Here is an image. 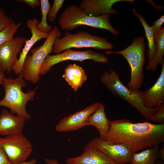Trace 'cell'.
Segmentation results:
<instances>
[{
  "instance_id": "6",
  "label": "cell",
  "mask_w": 164,
  "mask_h": 164,
  "mask_svg": "<svg viewBox=\"0 0 164 164\" xmlns=\"http://www.w3.org/2000/svg\"><path fill=\"white\" fill-rule=\"evenodd\" d=\"M113 46L106 38L87 32L83 31L72 34L66 31L63 36L55 39L52 51L56 54L72 48H91L101 50H111Z\"/></svg>"
},
{
  "instance_id": "11",
  "label": "cell",
  "mask_w": 164,
  "mask_h": 164,
  "mask_svg": "<svg viewBox=\"0 0 164 164\" xmlns=\"http://www.w3.org/2000/svg\"><path fill=\"white\" fill-rule=\"evenodd\" d=\"M26 39L23 37L17 36L0 46V68L3 72H12Z\"/></svg>"
},
{
  "instance_id": "36",
  "label": "cell",
  "mask_w": 164,
  "mask_h": 164,
  "mask_svg": "<svg viewBox=\"0 0 164 164\" xmlns=\"http://www.w3.org/2000/svg\"><path fill=\"white\" fill-rule=\"evenodd\" d=\"M3 139V138H0V144Z\"/></svg>"
},
{
  "instance_id": "31",
  "label": "cell",
  "mask_w": 164,
  "mask_h": 164,
  "mask_svg": "<svg viewBox=\"0 0 164 164\" xmlns=\"http://www.w3.org/2000/svg\"><path fill=\"white\" fill-rule=\"evenodd\" d=\"M159 158L160 159V160H164V145L161 148L160 150H159L158 152Z\"/></svg>"
},
{
  "instance_id": "27",
  "label": "cell",
  "mask_w": 164,
  "mask_h": 164,
  "mask_svg": "<svg viewBox=\"0 0 164 164\" xmlns=\"http://www.w3.org/2000/svg\"><path fill=\"white\" fill-rule=\"evenodd\" d=\"M149 120L159 124L164 123V103L160 105Z\"/></svg>"
},
{
  "instance_id": "4",
  "label": "cell",
  "mask_w": 164,
  "mask_h": 164,
  "mask_svg": "<svg viewBox=\"0 0 164 164\" xmlns=\"http://www.w3.org/2000/svg\"><path fill=\"white\" fill-rule=\"evenodd\" d=\"M100 79L112 95L128 103L147 120L150 119L159 107L152 109L145 108L141 100L143 92L139 90H131L125 86L120 80L118 73L114 70L111 69L104 71Z\"/></svg>"
},
{
  "instance_id": "24",
  "label": "cell",
  "mask_w": 164,
  "mask_h": 164,
  "mask_svg": "<svg viewBox=\"0 0 164 164\" xmlns=\"http://www.w3.org/2000/svg\"><path fill=\"white\" fill-rule=\"evenodd\" d=\"M21 23H14L6 27L0 32V46L11 40L20 26Z\"/></svg>"
},
{
  "instance_id": "19",
  "label": "cell",
  "mask_w": 164,
  "mask_h": 164,
  "mask_svg": "<svg viewBox=\"0 0 164 164\" xmlns=\"http://www.w3.org/2000/svg\"><path fill=\"white\" fill-rule=\"evenodd\" d=\"M62 77L76 91L87 80V75L82 67L73 63L69 64L65 68Z\"/></svg>"
},
{
  "instance_id": "30",
  "label": "cell",
  "mask_w": 164,
  "mask_h": 164,
  "mask_svg": "<svg viewBox=\"0 0 164 164\" xmlns=\"http://www.w3.org/2000/svg\"><path fill=\"white\" fill-rule=\"evenodd\" d=\"M0 164H12L9 160L5 153L0 146Z\"/></svg>"
},
{
  "instance_id": "21",
  "label": "cell",
  "mask_w": 164,
  "mask_h": 164,
  "mask_svg": "<svg viewBox=\"0 0 164 164\" xmlns=\"http://www.w3.org/2000/svg\"><path fill=\"white\" fill-rule=\"evenodd\" d=\"M156 51L155 57L152 61L148 63L145 68L147 70L156 71L159 64L164 60V28L154 34Z\"/></svg>"
},
{
  "instance_id": "2",
  "label": "cell",
  "mask_w": 164,
  "mask_h": 164,
  "mask_svg": "<svg viewBox=\"0 0 164 164\" xmlns=\"http://www.w3.org/2000/svg\"><path fill=\"white\" fill-rule=\"evenodd\" d=\"M2 84L4 88L5 94L0 101V106L9 108L12 114H16L17 115L24 117L26 119H31L30 115L26 110V106L28 101L34 100L38 86L27 93L23 92L22 88L26 87V84L22 71L15 79L5 77Z\"/></svg>"
},
{
  "instance_id": "35",
  "label": "cell",
  "mask_w": 164,
  "mask_h": 164,
  "mask_svg": "<svg viewBox=\"0 0 164 164\" xmlns=\"http://www.w3.org/2000/svg\"><path fill=\"white\" fill-rule=\"evenodd\" d=\"M155 164H164V161L157 159L155 162Z\"/></svg>"
},
{
  "instance_id": "18",
  "label": "cell",
  "mask_w": 164,
  "mask_h": 164,
  "mask_svg": "<svg viewBox=\"0 0 164 164\" xmlns=\"http://www.w3.org/2000/svg\"><path fill=\"white\" fill-rule=\"evenodd\" d=\"M111 121L106 117L104 105L100 103L97 108L88 117L87 125L94 126L98 131L100 138L106 140L110 128Z\"/></svg>"
},
{
  "instance_id": "12",
  "label": "cell",
  "mask_w": 164,
  "mask_h": 164,
  "mask_svg": "<svg viewBox=\"0 0 164 164\" xmlns=\"http://www.w3.org/2000/svg\"><path fill=\"white\" fill-rule=\"evenodd\" d=\"M100 104L94 103L82 110L64 117L56 126V130L60 132H67L76 131L87 126L88 117Z\"/></svg>"
},
{
  "instance_id": "32",
  "label": "cell",
  "mask_w": 164,
  "mask_h": 164,
  "mask_svg": "<svg viewBox=\"0 0 164 164\" xmlns=\"http://www.w3.org/2000/svg\"><path fill=\"white\" fill-rule=\"evenodd\" d=\"M45 161L47 164H60L57 160L48 158H45Z\"/></svg>"
},
{
  "instance_id": "8",
  "label": "cell",
  "mask_w": 164,
  "mask_h": 164,
  "mask_svg": "<svg viewBox=\"0 0 164 164\" xmlns=\"http://www.w3.org/2000/svg\"><path fill=\"white\" fill-rule=\"evenodd\" d=\"M91 60L94 62L106 63L108 58L103 54L96 52L91 50L81 51L67 49L62 53L54 55L48 54L43 62L40 70L39 75L47 73L54 65L67 60L82 62Z\"/></svg>"
},
{
  "instance_id": "25",
  "label": "cell",
  "mask_w": 164,
  "mask_h": 164,
  "mask_svg": "<svg viewBox=\"0 0 164 164\" xmlns=\"http://www.w3.org/2000/svg\"><path fill=\"white\" fill-rule=\"evenodd\" d=\"M64 1L63 0H54L52 6L49 10L48 18L49 21H54L56 18V15L62 6Z\"/></svg>"
},
{
  "instance_id": "1",
  "label": "cell",
  "mask_w": 164,
  "mask_h": 164,
  "mask_svg": "<svg viewBox=\"0 0 164 164\" xmlns=\"http://www.w3.org/2000/svg\"><path fill=\"white\" fill-rule=\"evenodd\" d=\"M106 140L123 143L133 152L159 145L164 141V123L147 121L136 123L127 119L111 121Z\"/></svg>"
},
{
  "instance_id": "23",
  "label": "cell",
  "mask_w": 164,
  "mask_h": 164,
  "mask_svg": "<svg viewBox=\"0 0 164 164\" xmlns=\"http://www.w3.org/2000/svg\"><path fill=\"white\" fill-rule=\"evenodd\" d=\"M40 1L42 19L41 22L36 24V27L42 32L49 33L52 29V26L48 24L47 20L51 4L48 0H40Z\"/></svg>"
},
{
  "instance_id": "10",
  "label": "cell",
  "mask_w": 164,
  "mask_h": 164,
  "mask_svg": "<svg viewBox=\"0 0 164 164\" xmlns=\"http://www.w3.org/2000/svg\"><path fill=\"white\" fill-rule=\"evenodd\" d=\"M118 164L130 163L133 152L124 144L114 143L96 137L89 142Z\"/></svg>"
},
{
  "instance_id": "13",
  "label": "cell",
  "mask_w": 164,
  "mask_h": 164,
  "mask_svg": "<svg viewBox=\"0 0 164 164\" xmlns=\"http://www.w3.org/2000/svg\"><path fill=\"white\" fill-rule=\"evenodd\" d=\"M67 164H118L95 146L88 143L83 148L80 155L69 157Z\"/></svg>"
},
{
  "instance_id": "17",
  "label": "cell",
  "mask_w": 164,
  "mask_h": 164,
  "mask_svg": "<svg viewBox=\"0 0 164 164\" xmlns=\"http://www.w3.org/2000/svg\"><path fill=\"white\" fill-rule=\"evenodd\" d=\"M26 119L15 116L6 109L0 115V135H10L22 133Z\"/></svg>"
},
{
  "instance_id": "14",
  "label": "cell",
  "mask_w": 164,
  "mask_h": 164,
  "mask_svg": "<svg viewBox=\"0 0 164 164\" xmlns=\"http://www.w3.org/2000/svg\"><path fill=\"white\" fill-rule=\"evenodd\" d=\"M39 21L36 18L29 19L26 22L27 27L29 29L32 34L29 39H26L24 48L20 53L18 60L12 68L15 74L19 75L23 71L25 60L28 54L33 45L38 40L42 39H46L49 33L44 32L38 30L36 25Z\"/></svg>"
},
{
  "instance_id": "20",
  "label": "cell",
  "mask_w": 164,
  "mask_h": 164,
  "mask_svg": "<svg viewBox=\"0 0 164 164\" xmlns=\"http://www.w3.org/2000/svg\"><path fill=\"white\" fill-rule=\"evenodd\" d=\"M132 12L134 15L139 19L144 29L145 36L148 41V48L147 50V55L148 63H149L153 59L156 51L154 34L151 26L148 24L145 18L142 15L138 13L134 9H132Z\"/></svg>"
},
{
  "instance_id": "16",
  "label": "cell",
  "mask_w": 164,
  "mask_h": 164,
  "mask_svg": "<svg viewBox=\"0 0 164 164\" xmlns=\"http://www.w3.org/2000/svg\"><path fill=\"white\" fill-rule=\"evenodd\" d=\"M128 1L132 4L134 0H82L79 6L87 14L99 16L103 14H116L117 10L112 8L115 3L121 1Z\"/></svg>"
},
{
  "instance_id": "9",
  "label": "cell",
  "mask_w": 164,
  "mask_h": 164,
  "mask_svg": "<svg viewBox=\"0 0 164 164\" xmlns=\"http://www.w3.org/2000/svg\"><path fill=\"white\" fill-rule=\"evenodd\" d=\"M0 146L12 164L26 161L32 151L31 142L22 133L7 136Z\"/></svg>"
},
{
  "instance_id": "29",
  "label": "cell",
  "mask_w": 164,
  "mask_h": 164,
  "mask_svg": "<svg viewBox=\"0 0 164 164\" xmlns=\"http://www.w3.org/2000/svg\"><path fill=\"white\" fill-rule=\"evenodd\" d=\"M17 1L20 2H25L33 9L40 5V1L39 0H17Z\"/></svg>"
},
{
  "instance_id": "34",
  "label": "cell",
  "mask_w": 164,
  "mask_h": 164,
  "mask_svg": "<svg viewBox=\"0 0 164 164\" xmlns=\"http://www.w3.org/2000/svg\"><path fill=\"white\" fill-rule=\"evenodd\" d=\"M5 74L4 72L0 68V84H2L3 80L5 77Z\"/></svg>"
},
{
  "instance_id": "22",
  "label": "cell",
  "mask_w": 164,
  "mask_h": 164,
  "mask_svg": "<svg viewBox=\"0 0 164 164\" xmlns=\"http://www.w3.org/2000/svg\"><path fill=\"white\" fill-rule=\"evenodd\" d=\"M159 145L147 149L138 153H133L130 164H155L159 158Z\"/></svg>"
},
{
  "instance_id": "26",
  "label": "cell",
  "mask_w": 164,
  "mask_h": 164,
  "mask_svg": "<svg viewBox=\"0 0 164 164\" xmlns=\"http://www.w3.org/2000/svg\"><path fill=\"white\" fill-rule=\"evenodd\" d=\"M14 23L13 19L5 15L4 10L0 7V32L7 26Z\"/></svg>"
},
{
  "instance_id": "15",
  "label": "cell",
  "mask_w": 164,
  "mask_h": 164,
  "mask_svg": "<svg viewBox=\"0 0 164 164\" xmlns=\"http://www.w3.org/2000/svg\"><path fill=\"white\" fill-rule=\"evenodd\" d=\"M160 64L161 73L153 85L143 92L141 100L143 105L148 109L159 107L164 103V60Z\"/></svg>"
},
{
  "instance_id": "7",
  "label": "cell",
  "mask_w": 164,
  "mask_h": 164,
  "mask_svg": "<svg viewBox=\"0 0 164 164\" xmlns=\"http://www.w3.org/2000/svg\"><path fill=\"white\" fill-rule=\"evenodd\" d=\"M61 36L60 31L55 24L44 43L31 50L32 54L26 56L23 64L22 72L25 80L34 84L39 81V72L42 65L47 56L52 52L55 39Z\"/></svg>"
},
{
  "instance_id": "3",
  "label": "cell",
  "mask_w": 164,
  "mask_h": 164,
  "mask_svg": "<svg viewBox=\"0 0 164 164\" xmlns=\"http://www.w3.org/2000/svg\"><path fill=\"white\" fill-rule=\"evenodd\" d=\"M110 15L104 14L97 17L90 15L79 6L72 5L62 12L57 23L62 30L67 31L73 30L79 26H87L105 29L112 34L117 35L119 31L111 25Z\"/></svg>"
},
{
  "instance_id": "33",
  "label": "cell",
  "mask_w": 164,
  "mask_h": 164,
  "mask_svg": "<svg viewBox=\"0 0 164 164\" xmlns=\"http://www.w3.org/2000/svg\"><path fill=\"white\" fill-rule=\"evenodd\" d=\"M37 162L36 159L33 158L31 160L28 161H25L23 162L18 163H15L14 164H36Z\"/></svg>"
},
{
  "instance_id": "28",
  "label": "cell",
  "mask_w": 164,
  "mask_h": 164,
  "mask_svg": "<svg viewBox=\"0 0 164 164\" xmlns=\"http://www.w3.org/2000/svg\"><path fill=\"white\" fill-rule=\"evenodd\" d=\"M164 22V15L153 22L151 27L154 34L159 32L162 29V25Z\"/></svg>"
},
{
  "instance_id": "5",
  "label": "cell",
  "mask_w": 164,
  "mask_h": 164,
  "mask_svg": "<svg viewBox=\"0 0 164 164\" xmlns=\"http://www.w3.org/2000/svg\"><path fill=\"white\" fill-rule=\"evenodd\" d=\"M145 46L144 38L140 36L135 38L132 44L122 50L106 52L107 54L121 55L126 59L131 70L130 80L127 86L131 90H139L144 83L143 68L145 59Z\"/></svg>"
}]
</instances>
